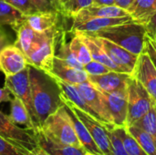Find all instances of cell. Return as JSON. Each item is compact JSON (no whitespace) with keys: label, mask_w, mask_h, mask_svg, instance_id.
<instances>
[{"label":"cell","mask_w":156,"mask_h":155,"mask_svg":"<svg viewBox=\"0 0 156 155\" xmlns=\"http://www.w3.org/2000/svg\"><path fill=\"white\" fill-rule=\"evenodd\" d=\"M29 81L34 111L41 128L45 120L64 105L62 91L52 76L30 66Z\"/></svg>","instance_id":"6da1fadb"},{"label":"cell","mask_w":156,"mask_h":155,"mask_svg":"<svg viewBox=\"0 0 156 155\" xmlns=\"http://www.w3.org/2000/svg\"><path fill=\"white\" fill-rule=\"evenodd\" d=\"M90 35L106 38L136 55L144 51L147 37L145 26L137 22L113 26Z\"/></svg>","instance_id":"7a4b0ae2"},{"label":"cell","mask_w":156,"mask_h":155,"mask_svg":"<svg viewBox=\"0 0 156 155\" xmlns=\"http://www.w3.org/2000/svg\"><path fill=\"white\" fill-rule=\"evenodd\" d=\"M38 132L57 143L81 147L65 105L50 114Z\"/></svg>","instance_id":"3957f363"},{"label":"cell","mask_w":156,"mask_h":155,"mask_svg":"<svg viewBox=\"0 0 156 155\" xmlns=\"http://www.w3.org/2000/svg\"><path fill=\"white\" fill-rule=\"evenodd\" d=\"M63 30L59 26L44 32V36L37 46L27 57L28 65L46 73L52 69L56 49Z\"/></svg>","instance_id":"277c9868"},{"label":"cell","mask_w":156,"mask_h":155,"mask_svg":"<svg viewBox=\"0 0 156 155\" xmlns=\"http://www.w3.org/2000/svg\"><path fill=\"white\" fill-rule=\"evenodd\" d=\"M127 101L128 114L126 127L133 125L156 104L145 88L133 76L128 81Z\"/></svg>","instance_id":"5b68a950"},{"label":"cell","mask_w":156,"mask_h":155,"mask_svg":"<svg viewBox=\"0 0 156 155\" xmlns=\"http://www.w3.org/2000/svg\"><path fill=\"white\" fill-rule=\"evenodd\" d=\"M5 88H6L12 93V95L17 97L23 101V103L27 109L31 121L37 132L40 130V126L37 122L33 107V102H32L30 81H29V66L15 75L5 76Z\"/></svg>","instance_id":"8992f818"},{"label":"cell","mask_w":156,"mask_h":155,"mask_svg":"<svg viewBox=\"0 0 156 155\" xmlns=\"http://www.w3.org/2000/svg\"><path fill=\"white\" fill-rule=\"evenodd\" d=\"M62 99H63L64 104L68 106L85 125L91 138L93 139V141L95 142L99 149L101 151L102 154L112 155L110 138H109L108 131L106 129L105 124L101 122L100 121H98L91 115L88 114L87 112L83 111L82 110L79 109L78 107H76L73 103H71L67 99H65L63 97V94H62Z\"/></svg>","instance_id":"52a82bcc"},{"label":"cell","mask_w":156,"mask_h":155,"mask_svg":"<svg viewBox=\"0 0 156 155\" xmlns=\"http://www.w3.org/2000/svg\"><path fill=\"white\" fill-rule=\"evenodd\" d=\"M0 136L11 143L29 152L36 148L38 143L36 134L26 129L20 128L13 122L9 116L0 111Z\"/></svg>","instance_id":"ba28073f"},{"label":"cell","mask_w":156,"mask_h":155,"mask_svg":"<svg viewBox=\"0 0 156 155\" xmlns=\"http://www.w3.org/2000/svg\"><path fill=\"white\" fill-rule=\"evenodd\" d=\"M97 38L100 44L101 45L103 50L112 60V62H114L118 67H120L125 73L133 75L140 55L133 54L129 50L123 48L122 47L106 38L101 37H97Z\"/></svg>","instance_id":"9c48e42d"},{"label":"cell","mask_w":156,"mask_h":155,"mask_svg":"<svg viewBox=\"0 0 156 155\" xmlns=\"http://www.w3.org/2000/svg\"><path fill=\"white\" fill-rule=\"evenodd\" d=\"M75 86L86 103L97 114L101 122L104 124H112V120L108 111L102 93L89 81L77 84Z\"/></svg>","instance_id":"30bf717a"},{"label":"cell","mask_w":156,"mask_h":155,"mask_svg":"<svg viewBox=\"0 0 156 155\" xmlns=\"http://www.w3.org/2000/svg\"><path fill=\"white\" fill-rule=\"evenodd\" d=\"M132 74L111 70L102 75H88V81L96 89L105 92L126 91Z\"/></svg>","instance_id":"8fae6325"},{"label":"cell","mask_w":156,"mask_h":155,"mask_svg":"<svg viewBox=\"0 0 156 155\" xmlns=\"http://www.w3.org/2000/svg\"><path fill=\"white\" fill-rule=\"evenodd\" d=\"M133 76L145 88L156 103V68L145 49L139 56Z\"/></svg>","instance_id":"7c38bea8"},{"label":"cell","mask_w":156,"mask_h":155,"mask_svg":"<svg viewBox=\"0 0 156 155\" xmlns=\"http://www.w3.org/2000/svg\"><path fill=\"white\" fill-rule=\"evenodd\" d=\"M101 92L104 97L108 111L112 120V124L116 127H126L128 114L127 90L117 92Z\"/></svg>","instance_id":"4fadbf2b"},{"label":"cell","mask_w":156,"mask_h":155,"mask_svg":"<svg viewBox=\"0 0 156 155\" xmlns=\"http://www.w3.org/2000/svg\"><path fill=\"white\" fill-rule=\"evenodd\" d=\"M28 66L27 57L14 44L6 45L1 49L0 70L5 74V76L15 75Z\"/></svg>","instance_id":"5bb4252c"},{"label":"cell","mask_w":156,"mask_h":155,"mask_svg":"<svg viewBox=\"0 0 156 155\" xmlns=\"http://www.w3.org/2000/svg\"><path fill=\"white\" fill-rule=\"evenodd\" d=\"M48 74L71 85H77L88 81V74L84 69L72 68L56 56L53 60L52 69Z\"/></svg>","instance_id":"9a60e30c"},{"label":"cell","mask_w":156,"mask_h":155,"mask_svg":"<svg viewBox=\"0 0 156 155\" xmlns=\"http://www.w3.org/2000/svg\"><path fill=\"white\" fill-rule=\"evenodd\" d=\"M128 15L129 13L125 9L117 5H96L92 4L80 10L74 17H72V25L95 17H121Z\"/></svg>","instance_id":"2e32d148"},{"label":"cell","mask_w":156,"mask_h":155,"mask_svg":"<svg viewBox=\"0 0 156 155\" xmlns=\"http://www.w3.org/2000/svg\"><path fill=\"white\" fill-rule=\"evenodd\" d=\"M130 22H135L130 15L121 17H95L79 24L72 25L71 31H81L90 34L98 32L104 28Z\"/></svg>","instance_id":"e0dca14e"},{"label":"cell","mask_w":156,"mask_h":155,"mask_svg":"<svg viewBox=\"0 0 156 155\" xmlns=\"http://www.w3.org/2000/svg\"><path fill=\"white\" fill-rule=\"evenodd\" d=\"M72 32L74 34L78 35L82 39V41L85 43V45L87 46V48L90 51L91 58L93 60L102 63L103 65H105L106 67H108L109 69H111L113 71L124 72L120 67H118L114 62H112V60L108 57V55L103 50L101 45L100 44L97 37L90 35L85 32H81V31H72Z\"/></svg>","instance_id":"ac0fdd59"},{"label":"cell","mask_w":156,"mask_h":155,"mask_svg":"<svg viewBox=\"0 0 156 155\" xmlns=\"http://www.w3.org/2000/svg\"><path fill=\"white\" fill-rule=\"evenodd\" d=\"M16 40L14 43L27 57L31 51L37 46L44 36L43 33L35 31L26 21L22 23L16 30Z\"/></svg>","instance_id":"d6986e66"},{"label":"cell","mask_w":156,"mask_h":155,"mask_svg":"<svg viewBox=\"0 0 156 155\" xmlns=\"http://www.w3.org/2000/svg\"><path fill=\"white\" fill-rule=\"evenodd\" d=\"M65 107H66V109H67V111L70 116V119H71L77 138H78L81 147L85 150L86 153H90L97 155H103L101 151L99 149V147L95 143V142L93 141V139L91 138L89 131L87 130L85 125L82 123V122L77 117V115L68 106L65 105Z\"/></svg>","instance_id":"ffe728a7"},{"label":"cell","mask_w":156,"mask_h":155,"mask_svg":"<svg viewBox=\"0 0 156 155\" xmlns=\"http://www.w3.org/2000/svg\"><path fill=\"white\" fill-rule=\"evenodd\" d=\"M62 16L58 12H37L35 14L26 16V22L37 32L43 33L58 26L59 16Z\"/></svg>","instance_id":"44dd1931"},{"label":"cell","mask_w":156,"mask_h":155,"mask_svg":"<svg viewBox=\"0 0 156 155\" xmlns=\"http://www.w3.org/2000/svg\"><path fill=\"white\" fill-rule=\"evenodd\" d=\"M35 134L38 145L50 155H85L86 152L81 147L57 143L47 138L40 132Z\"/></svg>","instance_id":"7402d4cb"},{"label":"cell","mask_w":156,"mask_h":155,"mask_svg":"<svg viewBox=\"0 0 156 155\" xmlns=\"http://www.w3.org/2000/svg\"><path fill=\"white\" fill-rule=\"evenodd\" d=\"M126 11L135 22L145 26L156 13V0H133Z\"/></svg>","instance_id":"603a6c76"},{"label":"cell","mask_w":156,"mask_h":155,"mask_svg":"<svg viewBox=\"0 0 156 155\" xmlns=\"http://www.w3.org/2000/svg\"><path fill=\"white\" fill-rule=\"evenodd\" d=\"M56 79L58 85L59 86V88H60V90L62 91L63 97L65 99H67L69 101H70L71 103H73L76 107H78L79 109H80L83 111L87 112L88 114L91 115L92 117H94L95 119H97L98 121H100L101 122V121L97 116V114L86 103V101L84 100V99L82 98V96L80 95V93L79 92V90H77V88H76L75 85H71V84L66 83V82H64L62 80H59L58 79Z\"/></svg>","instance_id":"cb8c5ba5"},{"label":"cell","mask_w":156,"mask_h":155,"mask_svg":"<svg viewBox=\"0 0 156 155\" xmlns=\"http://www.w3.org/2000/svg\"><path fill=\"white\" fill-rule=\"evenodd\" d=\"M9 118L13 122H15L17 125H24L26 128L34 133L37 132V130L31 121L30 115L27 111V107L23 103V101L18 99L17 97H15L10 101V115Z\"/></svg>","instance_id":"d4e9b609"},{"label":"cell","mask_w":156,"mask_h":155,"mask_svg":"<svg viewBox=\"0 0 156 155\" xmlns=\"http://www.w3.org/2000/svg\"><path fill=\"white\" fill-rule=\"evenodd\" d=\"M25 21V15L5 0H0V26H10L16 30Z\"/></svg>","instance_id":"484cf974"},{"label":"cell","mask_w":156,"mask_h":155,"mask_svg":"<svg viewBox=\"0 0 156 155\" xmlns=\"http://www.w3.org/2000/svg\"><path fill=\"white\" fill-rule=\"evenodd\" d=\"M112 130L122 142L124 149L129 155H147L139 144V143L136 141V139L128 132L125 126L116 127L112 125Z\"/></svg>","instance_id":"4316f807"},{"label":"cell","mask_w":156,"mask_h":155,"mask_svg":"<svg viewBox=\"0 0 156 155\" xmlns=\"http://www.w3.org/2000/svg\"><path fill=\"white\" fill-rule=\"evenodd\" d=\"M128 132L136 139L141 147L146 153L147 155H156V138L149 134L148 132L135 127L128 126L126 127Z\"/></svg>","instance_id":"83f0119b"},{"label":"cell","mask_w":156,"mask_h":155,"mask_svg":"<svg viewBox=\"0 0 156 155\" xmlns=\"http://www.w3.org/2000/svg\"><path fill=\"white\" fill-rule=\"evenodd\" d=\"M93 4V0H58L59 13L66 17H74L80 10Z\"/></svg>","instance_id":"f1b7e54d"},{"label":"cell","mask_w":156,"mask_h":155,"mask_svg":"<svg viewBox=\"0 0 156 155\" xmlns=\"http://www.w3.org/2000/svg\"><path fill=\"white\" fill-rule=\"evenodd\" d=\"M58 54H56V57L62 59L64 62H66L68 65H69L72 68L78 69H83V65L79 62V60L76 58L74 54L72 53L69 43H67L65 40V33L63 32L60 39L58 41Z\"/></svg>","instance_id":"f546056e"},{"label":"cell","mask_w":156,"mask_h":155,"mask_svg":"<svg viewBox=\"0 0 156 155\" xmlns=\"http://www.w3.org/2000/svg\"><path fill=\"white\" fill-rule=\"evenodd\" d=\"M69 48L79 62H80L83 66L92 60L87 46L78 35L74 34L69 42Z\"/></svg>","instance_id":"4dcf8cb0"},{"label":"cell","mask_w":156,"mask_h":155,"mask_svg":"<svg viewBox=\"0 0 156 155\" xmlns=\"http://www.w3.org/2000/svg\"><path fill=\"white\" fill-rule=\"evenodd\" d=\"M154 104L142 118L131 126H135L156 138V110Z\"/></svg>","instance_id":"1f68e13d"},{"label":"cell","mask_w":156,"mask_h":155,"mask_svg":"<svg viewBox=\"0 0 156 155\" xmlns=\"http://www.w3.org/2000/svg\"><path fill=\"white\" fill-rule=\"evenodd\" d=\"M106 129L108 131L110 143H111V150H112V155H129L124 149V146L122 144V142L121 139L117 136V134L112 130V124H105Z\"/></svg>","instance_id":"d6a6232c"},{"label":"cell","mask_w":156,"mask_h":155,"mask_svg":"<svg viewBox=\"0 0 156 155\" xmlns=\"http://www.w3.org/2000/svg\"><path fill=\"white\" fill-rule=\"evenodd\" d=\"M17 10H19L23 15L29 16L38 12L33 0H5Z\"/></svg>","instance_id":"836d02e7"},{"label":"cell","mask_w":156,"mask_h":155,"mask_svg":"<svg viewBox=\"0 0 156 155\" xmlns=\"http://www.w3.org/2000/svg\"><path fill=\"white\" fill-rule=\"evenodd\" d=\"M27 153L0 136V155H27Z\"/></svg>","instance_id":"e575fe53"},{"label":"cell","mask_w":156,"mask_h":155,"mask_svg":"<svg viewBox=\"0 0 156 155\" xmlns=\"http://www.w3.org/2000/svg\"><path fill=\"white\" fill-rule=\"evenodd\" d=\"M83 69L87 72L88 75H102L110 72L112 69L103 65L101 62H98L96 60H91L89 63L85 64L83 66Z\"/></svg>","instance_id":"d590c367"},{"label":"cell","mask_w":156,"mask_h":155,"mask_svg":"<svg viewBox=\"0 0 156 155\" xmlns=\"http://www.w3.org/2000/svg\"><path fill=\"white\" fill-rule=\"evenodd\" d=\"M38 11L40 12H58L59 7L58 0H33Z\"/></svg>","instance_id":"8d00e7d4"},{"label":"cell","mask_w":156,"mask_h":155,"mask_svg":"<svg viewBox=\"0 0 156 155\" xmlns=\"http://www.w3.org/2000/svg\"><path fill=\"white\" fill-rule=\"evenodd\" d=\"M146 35L152 41L156 42V13L152 16L150 21L145 25Z\"/></svg>","instance_id":"74e56055"},{"label":"cell","mask_w":156,"mask_h":155,"mask_svg":"<svg viewBox=\"0 0 156 155\" xmlns=\"http://www.w3.org/2000/svg\"><path fill=\"white\" fill-rule=\"evenodd\" d=\"M145 51L148 53V55L150 56L154 65L156 68V50L154 49L153 44L151 43L150 39L148 37H146V44H145Z\"/></svg>","instance_id":"f35d334b"},{"label":"cell","mask_w":156,"mask_h":155,"mask_svg":"<svg viewBox=\"0 0 156 155\" xmlns=\"http://www.w3.org/2000/svg\"><path fill=\"white\" fill-rule=\"evenodd\" d=\"M12 93L6 89V88H0V104L2 102H10L13 99L11 97Z\"/></svg>","instance_id":"ab89813d"},{"label":"cell","mask_w":156,"mask_h":155,"mask_svg":"<svg viewBox=\"0 0 156 155\" xmlns=\"http://www.w3.org/2000/svg\"><path fill=\"white\" fill-rule=\"evenodd\" d=\"M133 2V0H115V5L126 10L132 5Z\"/></svg>","instance_id":"60d3db41"},{"label":"cell","mask_w":156,"mask_h":155,"mask_svg":"<svg viewBox=\"0 0 156 155\" xmlns=\"http://www.w3.org/2000/svg\"><path fill=\"white\" fill-rule=\"evenodd\" d=\"M27 155H50L44 149H42L39 145H37L36 148H34L33 150L29 151L27 153Z\"/></svg>","instance_id":"b9f144b4"},{"label":"cell","mask_w":156,"mask_h":155,"mask_svg":"<svg viewBox=\"0 0 156 155\" xmlns=\"http://www.w3.org/2000/svg\"><path fill=\"white\" fill-rule=\"evenodd\" d=\"M8 45V39H7V37L5 35V33L2 30L1 26H0V51L1 49L5 47Z\"/></svg>","instance_id":"7bdbcfd3"},{"label":"cell","mask_w":156,"mask_h":155,"mask_svg":"<svg viewBox=\"0 0 156 155\" xmlns=\"http://www.w3.org/2000/svg\"><path fill=\"white\" fill-rule=\"evenodd\" d=\"M96 5H115V0H93Z\"/></svg>","instance_id":"ee69618b"},{"label":"cell","mask_w":156,"mask_h":155,"mask_svg":"<svg viewBox=\"0 0 156 155\" xmlns=\"http://www.w3.org/2000/svg\"><path fill=\"white\" fill-rule=\"evenodd\" d=\"M151 41V43L153 44V46H154V49L156 50V42H154V41H152V40H150Z\"/></svg>","instance_id":"f6af8a7d"},{"label":"cell","mask_w":156,"mask_h":155,"mask_svg":"<svg viewBox=\"0 0 156 155\" xmlns=\"http://www.w3.org/2000/svg\"><path fill=\"white\" fill-rule=\"evenodd\" d=\"M85 155H97V154H93V153H85Z\"/></svg>","instance_id":"bcb514c9"},{"label":"cell","mask_w":156,"mask_h":155,"mask_svg":"<svg viewBox=\"0 0 156 155\" xmlns=\"http://www.w3.org/2000/svg\"><path fill=\"white\" fill-rule=\"evenodd\" d=\"M58 7H59V6H58Z\"/></svg>","instance_id":"7dc6e473"},{"label":"cell","mask_w":156,"mask_h":155,"mask_svg":"<svg viewBox=\"0 0 156 155\" xmlns=\"http://www.w3.org/2000/svg\"><path fill=\"white\" fill-rule=\"evenodd\" d=\"M155 110H156V105H155Z\"/></svg>","instance_id":"c3c4849f"}]
</instances>
